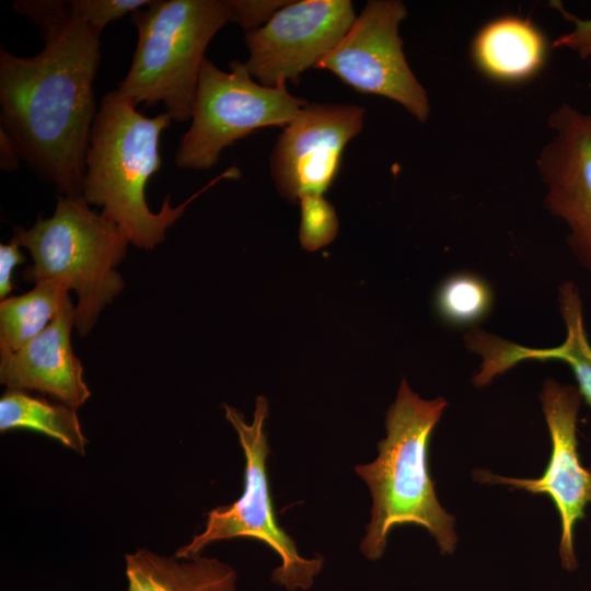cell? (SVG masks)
Masks as SVG:
<instances>
[{
  "mask_svg": "<svg viewBox=\"0 0 591 591\" xmlns=\"http://www.w3.org/2000/svg\"><path fill=\"white\" fill-rule=\"evenodd\" d=\"M38 26L44 48L37 55L0 50L1 128L40 178L62 195L82 196L102 32L68 1Z\"/></svg>",
  "mask_w": 591,
  "mask_h": 591,
  "instance_id": "6da1fadb",
  "label": "cell"
},
{
  "mask_svg": "<svg viewBox=\"0 0 591 591\" xmlns=\"http://www.w3.org/2000/svg\"><path fill=\"white\" fill-rule=\"evenodd\" d=\"M136 106L117 90L103 96L90 132L82 197L120 227L130 244L151 251L196 197L221 179L239 178L241 172L229 167L176 207L166 196L161 209L153 212L146 188L161 169L160 138L172 119L165 112L147 117Z\"/></svg>",
  "mask_w": 591,
  "mask_h": 591,
  "instance_id": "7a4b0ae2",
  "label": "cell"
},
{
  "mask_svg": "<svg viewBox=\"0 0 591 591\" xmlns=\"http://www.w3.org/2000/svg\"><path fill=\"white\" fill-rule=\"evenodd\" d=\"M447 399H424L403 379L385 417L386 437L378 443L376 459L358 464L356 474L367 484L372 499L370 521L360 543L369 560H379L389 533L398 525L426 529L442 554L455 551V518L440 505L429 472L431 433Z\"/></svg>",
  "mask_w": 591,
  "mask_h": 591,
  "instance_id": "3957f363",
  "label": "cell"
},
{
  "mask_svg": "<svg viewBox=\"0 0 591 591\" xmlns=\"http://www.w3.org/2000/svg\"><path fill=\"white\" fill-rule=\"evenodd\" d=\"M13 237L33 259L26 281L56 280L77 293L74 327L84 337L124 289L115 268L130 244L126 232L82 196L60 195L49 218L39 216L30 229L15 227Z\"/></svg>",
  "mask_w": 591,
  "mask_h": 591,
  "instance_id": "277c9868",
  "label": "cell"
},
{
  "mask_svg": "<svg viewBox=\"0 0 591 591\" xmlns=\"http://www.w3.org/2000/svg\"><path fill=\"white\" fill-rule=\"evenodd\" d=\"M131 19L138 39L117 91L135 105L163 103L172 120L192 119L205 51L231 20L229 0H153Z\"/></svg>",
  "mask_w": 591,
  "mask_h": 591,
  "instance_id": "5b68a950",
  "label": "cell"
},
{
  "mask_svg": "<svg viewBox=\"0 0 591 591\" xmlns=\"http://www.w3.org/2000/svg\"><path fill=\"white\" fill-rule=\"evenodd\" d=\"M223 407L225 418L236 431L244 453V490L233 503L210 510L204 530L179 547L174 556L196 557L208 545L223 540L256 538L269 546L280 559L271 573L274 583L288 591L309 590L322 571L324 560L321 557L301 556L293 540L276 520L266 463L269 455L265 432L268 402L264 396H257L251 424L234 407L228 404Z\"/></svg>",
  "mask_w": 591,
  "mask_h": 591,
  "instance_id": "8992f818",
  "label": "cell"
},
{
  "mask_svg": "<svg viewBox=\"0 0 591 591\" xmlns=\"http://www.w3.org/2000/svg\"><path fill=\"white\" fill-rule=\"evenodd\" d=\"M305 104L286 85L268 88L255 82L245 63L233 60L224 72L205 58L192 124L178 142L175 164L208 170L224 148L257 129L287 126Z\"/></svg>",
  "mask_w": 591,
  "mask_h": 591,
  "instance_id": "52a82bcc",
  "label": "cell"
},
{
  "mask_svg": "<svg viewBox=\"0 0 591 591\" xmlns=\"http://www.w3.org/2000/svg\"><path fill=\"white\" fill-rule=\"evenodd\" d=\"M406 15L402 1H368L346 36L315 68L333 72L358 92L390 99L425 123L430 114L428 94L406 60L398 34Z\"/></svg>",
  "mask_w": 591,
  "mask_h": 591,
  "instance_id": "ba28073f",
  "label": "cell"
},
{
  "mask_svg": "<svg viewBox=\"0 0 591 591\" xmlns=\"http://www.w3.org/2000/svg\"><path fill=\"white\" fill-rule=\"evenodd\" d=\"M356 18L349 0L290 1L265 25L246 32L250 56L244 63L262 85L298 82L341 42Z\"/></svg>",
  "mask_w": 591,
  "mask_h": 591,
  "instance_id": "9c48e42d",
  "label": "cell"
},
{
  "mask_svg": "<svg viewBox=\"0 0 591 591\" xmlns=\"http://www.w3.org/2000/svg\"><path fill=\"white\" fill-rule=\"evenodd\" d=\"M540 397L552 440V453L543 475L538 478H512L478 471L474 476L480 483L547 495L560 517V564L566 570H575L578 561L572 544L573 526L584 518V509L591 502V473L581 465L577 441L582 397L577 387L553 379L544 382Z\"/></svg>",
  "mask_w": 591,
  "mask_h": 591,
  "instance_id": "30bf717a",
  "label": "cell"
},
{
  "mask_svg": "<svg viewBox=\"0 0 591 591\" xmlns=\"http://www.w3.org/2000/svg\"><path fill=\"white\" fill-rule=\"evenodd\" d=\"M364 114L351 104L306 103L285 126L270 155L279 194L296 201L326 192L338 175L345 147L363 128Z\"/></svg>",
  "mask_w": 591,
  "mask_h": 591,
  "instance_id": "8fae6325",
  "label": "cell"
},
{
  "mask_svg": "<svg viewBox=\"0 0 591 591\" xmlns=\"http://www.w3.org/2000/svg\"><path fill=\"white\" fill-rule=\"evenodd\" d=\"M547 124L552 137L536 160L543 202L566 224L570 250L591 270V112L563 103Z\"/></svg>",
  "mask_w": 591,
  "mask_h": 591,
  "instance_id": "7c38bea8",
  "label": "cell"
},
{
  "mask_svg": "<svg viewBox=\"0 0 591 591\" xmlns=\"http://www.w3.org/2000/svg\"><path fill=\"white\" fill-rule=\"evenodd\" d=\"M74 325L76 305L69 297L54 321L34 339L16 351H0V382L8 390L49 394L74 409L82 406L91 392L71 347Z\"/></svg>",
  "mask_w": 591,
  "mask_h": 591,
  "instance_id": "4fadbf2b",
  "label": "cell"
},
{
  "mask_svg": "<svg viewBox=\"0 0 591 591\" xmlns=\"http://www.w3.org/2000/svg\"><path fill=\"white\" fill-rule=\"evenodd\" d=\"M558 306L566 326V337L557 347L530 348L483 329L466 333V347L482 357L473 383L478 387L485 386L522 361L563 360L570 366L581 397L591 406V345L584 332L582 301L575 282L566 281L559 286Z\"/></svg>",
  "mask_w": 591,
  "mask_h": 591,
  "instance_id": "5bb4252c",
  "label": "cell"
},
{
  "mask_svg": "<svg viewBox=\"0 0 591 591\" xmlns=\"http://www.w3.org/2000/svg\"><path fill=\"white\" fill-rule=\"evenodd\" d=\"M471 53L479 71L500 82H521L544 66L547 40L529 19L503 15L485 24L475 35Z\"/></svg>",
  "mask_w": 591,
  "mask_h": 591,
  "instance_id": "9a60e30c",
  "label": "cell"
},
{
  "mask_svg": "<svg viewBox=\"0 0 591 591\" xmlns=\"http://www.w3.org/2000/svg\"><path fill=\"white\" fill-rule=\"evenodd\" d=\"M127 591H236L237 575L213 557L178 558L139 548L125 556Z\"/></svg>",
  "mask_w": 591,
  "mask_h": 591,
  "instance_id": "2e32d148",
  "label": "cell"
},
{
  "mask_svg": "<svg viewBox=\"0 0 591 591\" xmlns=\"http://www.w3.org/2000/svg\"><path fill=\"white\" fill-rule=\"evenodd\" d=\"M27 429L60 442L84 455L88 440L76 409L65 404H51L24 391L8 390L0 398V431Z\"/></svg>",
  "mask_w": 591,
  "mask_h": 591,
  "instance_id": "e0dca14e",
  "label": "cell"
},
{
  "mask_svg": "<svg viewBox=\"0 0 591 591\" xmlns=\"http://www.w3.org/2000/svg\"><path fill=\"white\" fill-rule=\"evenodd\" d=\"M69 290L56 280H42L21 296L0 303V351L13 352L39 335L56 317Z\"/></svg>",
  "mask_w": 591,
  "mask_h": 591,
  "instance_id": "ac0fdd59",
  "label": "cell"
},
{
  "mask_svg": "<svg viewBox=\"0 0 591 591\" xmlns=\"http://www.w3.org/2000/svg\"><path fill=\"white\" fill-rule=\"evenodd\" d=\"M493 305V292L487 282L468 273L447 278L436 296L439 315L452 325H471L484 318Z\"/></svg>",
  "mask_w": 591,
  "mask_h": 591,
  "instance_id": "d6986e66",
  "label": "cell"
},
{
  "mask_svg": "<svg viewBox=\"0 0 591 591\" xmlns=\"http://www.w3.org/2000/svg\"><path fill=\"white\" fill-rule=\"evenodd\" d=\"M299 201L301 245L306 251L314 252L333 242L338 232V218L334 207L322 195H303Z\"/></svg>",
  "mask_w": 591,
  "mask_h": 591,
  "instance_id": "ffe728a7",
  "label": "cell"
},
{
  "mask_svg": "<svg viewBox=\"0 0 591 591\" xmlns=\"http://www.w3.org/2000/svg\"><path fill=\"white\" fill-rule=\"evenodd\" d=\"M152 0H72L70 10L92 27L103 31L112 21L149 5Z\"/></svg>",
  "mask_w": 591,
  "mask_h": 591,
  "instance_id": "44dd1931",
  "label": "cell"
},
{
  "mask_svg": "<svg viewBox=\"0 0 591 591\" xmlns=\"http://www.w3.org/2000/svg\"><path fill=\"white\" fill-rule=\"evenodd\" d=\"M231 20L246 32L265 25L274 14L290 1L287 0H229Z\"/></svg>",
  "mask_w": 591,
  "mask_h": 591,
  "instance_id": "7402d4cb",
  "label": "cell"
},
{
  "mask_svg": "<svg viewBox=\"0 0 591 591\" xmlns=\"http://www.w3.org/2000/svg\"><path fill=\"white\" fill-rule=\"evenodd\" d=\"M551 4L555 7L563 16L572 23L573 28L569 33L563 34L557 37L552 47L553 48H567L576 53L580 58L587 59L591 57V19L582 20L572 13L565 10L561 2L552 1Z\"/></svg>",
  "mask_w": 591,
  "mask_h": 591,
  "instance_id": "603a6c76",
  "label": "cell"
},
{
  "mask_svg": "<svg viewBox=\"0 0 591 591\" xmlns=\"http://www.w3.org/2000/svg\"><path fill=\"white\" fill-rule=\"evenodd\" d=\"M21 244L12 237L10 243L0 245V298L4 300L12 291V275L15 267L25 259Z\"/></svg>",
  "mask_w": 591,
  "mask_h": 591,
  "instance_id": "cb8c5ba5",
  "label": "cell"
},
{
  "mask_svg": "<svg viewBox=\"0 0 591 591\" xmlns=\"http://www.w3.org/2000/svg\"><path fill=\"white\" fill-rule=\"evenodd\" d=\"M20 152L7 131L0 128V166L3 171L13 172L20 164Z\"/></svg>",
  "mask_w": 591,
  "mask_h": 591,
  "instance_id": "d4e9b609",
  "label": "cell"
}]
</instances>
